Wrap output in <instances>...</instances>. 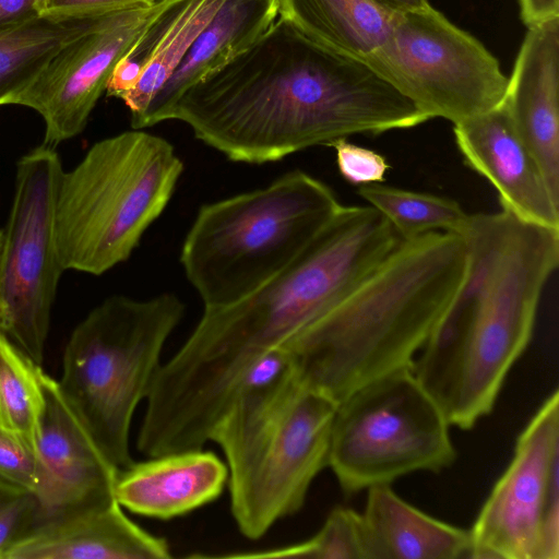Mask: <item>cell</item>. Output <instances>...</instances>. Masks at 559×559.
<instances>
[{
	"label": "cell",
	"mask_w": 559,
	"mask_h": 559,
	"mask_svg": "<svg viewBox=\"0 0 559 559\" xmlns=\"http://www.w3.org/2000/svg\"><path fill=\"white\" fill-rule=\"evenodd\" d=\"M170 120L230 160L264 164L429 118L368 60L277 16L254 43L189 87Z\"/></svg>",
	"instance_id": "6da1fadb"
},
{
	"label": "cell",
	"mask_w": 559,
	"mask_h": 559,
	"mask_svg": "<svg viewBox=\"0 0 559 559\" xmlns=\"http://www.w3.org/2000/svg\"><path fill=\"white\" fill-rule=\"evenodd\" d=\"M401 241L370 205H341L285 269L245 298L203 313L151 390L157 407L193 428L215 425L245 370L335 306Z\"/></svg>",
	"instance_id": "7a4b0ae2"
},
{
	"label": "cell",
	"mask_w": 559,
	"mask_h": 559,
	"mask_svg": "<svg viewBox=\"0 0 559 559\" xmlns=\"http://www.w3.org/2000/svg\"><path fill=\"white\" fill-rule=\"evenodd\" d=\"M465 278L412 369L451 426L466 430L493 408L527 347L543 290L559 261V228L502 210L471 214Z\"/></svg>",
	"instance_id": "3957f363"
},
{
	"label": "cell",
	"mask_w": 559,
	"mask_h": 559,
	"mask_svg": "<svg viewBox=\"0 0 559 559\" xmlns=\"http://www.w3.org/2000/svg\"><path fill=\"white\" fill-rule=\"evenodd\" d=\"M467 265L460 235L436 230L401 240L344 298L282 346L296 378L338 403L369 380L411 367Z\"/></svg>",
	"instance_id": "277c9868"
},
{
	"label": "cell",
	"mask_w": 559,
	"mask_h": 559,
	"mask_svg": "<svg viewBox=\"0 0 559 559\" xmlns=\"http://www.w3.org/2000/svg\"><path fill=\"white\" fill-rule=\"evenodd\" d=\"M337 403L293 373L237 397L211 441L228 468L230 511L239 532L258 539L305 504L328 466Z\"/></svg>",
	"instance_id": "5b68a950"
},
{
	"label": "cell",
	"mask_w": 559,
	"mask_h": 559,
	"mask_svg": "<svg viewBox=\"0 0 559 559\" xmlns=\"http://www.w3.org/2000/svg\"><path fill=\"white\" fill-rule=\"evenodd\" d=\"M334 191L302 170L203 204L180 252L204 308L231 305L294 261L341 207Z\"/></svg>",
	"instance_id": "8992f818"
},
{
	"label": "cell",
	"mask_w": 559,
	"mask_h": 559,
	"mask_svg": "<svg viewBox=\"0 0 559 559\" xmlns=\"http://www.w3.org/2000/svg\"><path fill=\"white\" fill-rule=\"evenodd\" d=\"M182 171L173 144L142 129L94 143L59 182L55 239L63 271L102 275L128 260Z\"/></svg>",
	"instance_id": "52a82bcc"
},
{
	"label": "cell",
	"mask_w": 559,
	"mask_h": 559,
	"mask_svg": "<svg viewBox=\"0 0 559 559\" xmlns=\"http://www.w3.org/2000/svg\"><path fill=\"white\" fill-rule=\"evenodd\" d=\"M173 293L115 295L73 330L63 353L60 394L107 461L129 466L130 429L162 366L163 348L185 316Z\"/></svg>",
	"instance_id": "ba28073f"
},
{
	"label": "cell",
	"mask_w": 559,
	"mask_h": 559,
	"mask_svg": "<svg viewBox=\"0 0 559 559\" xmlns=\"http://www.w3.org/2000/svg\"><path fill=\"white\" fill-rule=\"evenodd\" d=\"M450 427L412 366L400 368L337 403L328 466L346 495L414 472L437 473L456 459Z\"/></svg>",
	"instance_id": "9c48e42d"
},
{
	"label": "cell",
	"mask_w": 559,
	"mask_h": 559,
	"mask_svg": "<svg viewBox=\"0 0 559 559\" xmlns=\"http://www.w3.org/2000/svg\"><path fill=\"white\" fill-rule=\"evenodd\" d=\"M366 60L429 119L453 124L498 107L508 86L497 58L431 5L399 11Z\"/></svg>",
	"instance_id": "30bf717a"
},
{
	"label": "cell",
	"mask_w": 559,
	"mask_h": 559,
	"mask_svg": "<svg viewBox=\"0 0 559 559\" xmlns=\"http://www.w3.org/2000/svg\"><path fill=\"white\" fill-rule=\"evenodd\" d=\"M62 164L41 144L20 158L0 250V332L41 365L51 309L63 269L55 239Z\"/></svg>",
	"instance_id": "8fae6325"
},
{
	"label": "cell",
	"mask_w": 559,
	"mask_h": 559,
	"mask_svg": "<svg viewBox=\"0 0 559 559\" xmlns=\"http://www.w3.org/2000/svg\"><path fill=\"white\" fill-rule=\"evenodd\" d=\"M469 536L471 559L559 558L558 390L519 435Z\"/></svg>",
	"instance_id": "7c38bea8"
},
{
	"label": "cell",
	"mask_w": 559,
	"mask_h": 559,
	"mask_svg": "<svg viewBox=\"0 0 559 559\" xmlns=\"http://www.w3.org/2000/svg\"><path fill=\"white\" fill-rule=\"evenodd\" d=\"M153 5L124 10L103 26L69 41L13 99L12 104L31 107L44 118L43 144L55 148L83 131L116 66L145 26Z\"/></svg>",
	"instance_id": "4fadbf2b"
},
{
	"label": "cell",
	"mask_w": 559,
	"mask_h": 559,
	"mask_svg": "<svg viewBox=\"0 0 559 559\" xmlns=\"http://www.w3.org/2000/svg\"><path fill=\"white\" fill-rule=\"evenodd\" d=\"M41 385L44 405L37 439L38 480L35 489L40 519L115 501L118 469L102 454L68 407L57 380L43 371Z\"/></svg>",
	"instance_id": "5bb4252c"
},
{
	"label": "cell",
	"mask_w": 559,
	"mask_h": 559,
	"mask_svg": "<svg viewBox=\"0 0 559 559\" xmlns=\"http://www.w3.org/2000/svg\"><path fill=\"white\" fill-rule=\"evenodd\" d=\"M453 133L464 163L491 183L502 210L526 222L559 228V201L518 136L502 103L454 123Z\"/></svg>",
	"instance_id": "9a60e30c"
},
{
	"label": "cell",
	"mask_w": 559,
	"mask_h": 559,
	"mask_svg": "<svg viewBox=\"0 0 559 559\" xmlns=\"http://www.w3.org/2000/svg\"><path fill=\"white\" fill-rule=\"evenodd\" d=\"M502 105L559 201V17L527 27Z\"/></svg>",
	"instance_id": "2e32d148"
},
{
	"label": "cell",
	"mask_w": 559,
	"mask_h": 559,
	"mask_svg": "<svg viewBox=\"0 0 559 559\" xmlns=\"http://www.w3.org/2000/svg\"><path fill=\"white\" fill-rule=\"evenodd\" d=\"M167 540L128 518L115 500L45 516L1 559H168Z\"/></svg>",
	"instance_id": "e0dca14e"
},
{
	"label": "cell",
	"mask_w": 559,
	"mask_h": 559,
	"mask_svg": "<svg viewBox=\"0 0 559 559\" xmlns=\"http://www.w3.org/2000/svg\"><path fill=\"white\" fill-rule=\"evenodd\" d=\"M227 483V464L202 448L132 462L118 471L114 492L131 513L171 520L212 503Z\"/></svg>",
	"instance_id": "ac0fdd59"
},
{
	"label": "cell",
	"mask_w": 559,
	"mask_h": 559,
	"mask_svg": "<svg viewBox=\"0 0 559 559\" xmlns=\"http://www.w3.org/2000/svg\"><path fill=\"white\" fill-rule=\"evenodd\" d=\"M276 0H225L131 126L144 129L170 120L181 95L254 43L277 19Z\"/></svg>",
	"instance_id": "d6986e66"
},
{
	"label": "cell",
	"mask_w": 559,
	"mask_h": 559,
	"mask_svg": "<svg viewBox=\"0 0 559 559\" xmlns=\"http://www.w3.org/2000/svg\"><path fill=\"white\" fill-rule=\"evenodd\" d=\"M367 492L361 518L368 559L469 558V531L426 514L391 485L373 486Z\"/></svg>",
	"instance_id": "ffe728a7"
},
{
	"label": "cell",
	"mask_w": 559,
	"mask_h": 559,
	"mask_svg": "<svg viewBox=\"0 0 559 559\" xmlns=\"http://www.w3.org/2000/svg\"><path fill=\"white\" fill-rule=\"evenodd\" d=\"M278 16L335 50L369 57L388 37L399 11L380 0H276Z\"/></svg>",
	"instance_id": "44dd1931"
},
{
	"label": "cell",
	"mask_w": 559,
	"mask_h": 559,
	"mask_svg": "<svg viewBox=\"0 0 559 559\" xmlns=\"http://www.w3.org/2000/svg\"><path fill=\"white\" fill-rule=\"evenodd\" d=\"M122 11L48 13L0 33V106L12 104L69 41L103 26Z\"/></svg>",
	"instance_id": "7402d4cb"
},
{
	"label": "cell",
	"mask_w": 559,
	"mask_h": 559,
	"mask_svg": "<svg viewBox=\"0 0 559 559\" xmlns=\"http://www.w3.org/2000/svg\"><path fill=\"white\" fill-rule=\"evenodd\" d=\"M357 194L385 217L402 240L436 230L462 236L471 218L454 200L382 182L362 185Z\"/></svg>",
	"instance_id": "603a6c76"
},
{
	"label": "cell",
	"mask_w": 559,
	"mask_h": 559,
	"mask_svg": "<svg viewBox=\"0 0 559 559\" xmlns=\"http://www.w3.org/2000/svg\"><path fill=\"white\" fill-rule=\"evenodd\" d=\"M41 365L0 332V428L37 449L44 405Z\"/></svg>",
	"instance_id": "cb8c5ba5"
},
{
	"label": "cell",
	"mask_w": 559,
	"mask_h": 559,
	"mask_svg": "<svg viewBox=\"0 0 559 559\" xmlns=\"http://www.w3.org/2000/svg\"><path fill=\"white\" fill-rule=\"evenodd\" d=\"M226 558L368 559L361 513L336 507L310 538L278 548L219 555ZM212 557V558H213Z\"/></svg>",
	"instance_id": "d4e9b609"
},
{
	"label": "cell",
	"mask_w": 559,
	"mask_h": 559,
	"mask_svg": "<svg viewBox=\"0 0 559 559\" xmlns=\"http://www.w3.org/2000/svg\"><path fill=\"white\" fill-rule=\"evenodd\" d=\"M34 492L0 479V559L39 521Z\"/></svg>",
	"instance_id": "484cf974"
},
{
	"label": "cell",
	"mask_w": 559,
	"mask_h": 559,
	"mask_svg": "<svg viewBox=\"0 0 559 559\" xmlns=\"http://www.w3.org/2000/svg\"><path fill=\"white\" fill-rule=\"evenodd\" d=\"M0 479L35 493L38 480L37 449L0 428Z\"/></svg>",
	"instance_id": "4316f807"
},
{
	"label": "cell",
	"mask_w": 559,
	"mask_h": 559,
	"mask_svg": "<svg viewBox=\"0 0 559 559\" xmlns=\"http://www.w3.org/2000/svg\"><path fill=\"white\" fill-rule=\"evenodd\" d=\"M340 175L353 185L381 183L390 165L376 151L356 145L346 138L332 141Z\"/></svg>",
	"instance_id": "83f0119b"
},
{
	"label": "cell",
	"mask_w": 559,
	"mask_h": 559,
	"mask_svg": "<svg viewBox=\"0 0 559 559\" xmlns=\"http://www.w3.org/2000/svg\"><path fill=\"white\" fill-rule=\"evenodd\" d=\"M156 0H43L41 14L107 13L151 7Z\"/></svg>",
	"instance_id": "f1b7e54d"
},
{
	"label": "cell",
	"mask_w": 559,
	"mask_h": 559,
	"mask_svg": "<svg viewBox=\"0 0 559 559\" xmlns=\"http://www.w3.org/2000/svg\"><path fill=\"white\" fill-rule=\"evenodd\" d=\"M43 0H0V33L20 27L41 14Z\"/></svg>",
	"instance_id": "f546056e"
},
{
	"label": "cell",
	"mask_w": 559,
	"mask_h": 559,
	"mask_svg": "<svg viewBox=\"0 0 559 559\" xmlns=\"http://www.w3.org/2000/svg\"><path fill=\"white\" fill-rule=\"evenodd\" d=\"M523 23L534 26L559 17V0H520Z\"/></svg>",
	"instance_id": "4dcf8cb0"
},
{
	"label": "cell",
	"mask_w": 559,
	"mask_h": 559,
	"mask_svg": "<svg viewBox=\"0 0 559 559\" xmlns=\"http://www.w3.org/2000/svg\"><path fill=\"white\" fill-rule=\"evenodd\" d=\"M396 11L419 10L428 8V0H380Z\"/></svg>",
	"instance_id": "1f68e13d"
},
{
	"label": "cell",
	"mask_w": 559,
	"mask_h": 559,
	"mask_svg": "<svg viewBox=\"0 0 559 559\" xmlns=\"http://www.w3.org/2000/svg\"><path fill=\"white\" fill-rule=\"evenodd\" d=\"M1 246H2V230H0V250H1Z\"/></svg>",
	"instance_id": "d6a6232c"
}]
</instances>
